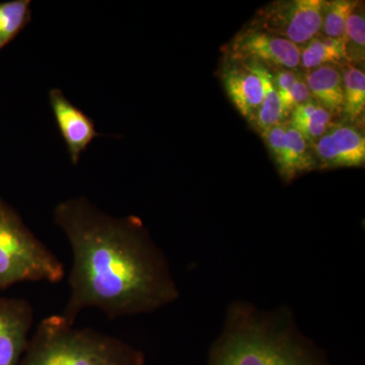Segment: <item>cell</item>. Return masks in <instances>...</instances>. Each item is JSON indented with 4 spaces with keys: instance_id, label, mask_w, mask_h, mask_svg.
Wrapping results in <instances>:
<instances>
[{
    "instance_id": "2e32d148",
    "label": "cell",
    "mask_w": 365,
    "mask_h": 365,
    "mask_svg": "<svg viewBox=\"0 0 365 365\" xmlns=\"http://www.w3.org/2000/svg\"><path fill=\"white\" fill-rule=\"evenodd\" d=\"M31 21L30 0L0 2V51L13 42Z\"/></svg>"
},
{
    "instance_id": "d6986e66",
    "label": "cell",
    "mask_w": 365,
    "mask_h": 365,
    "mask_svg": "<svg viewBox=\"0 0 365 365\" xmlns=\"http://www.w3.org/2000/svg\"><path fill=\"white\" fill-rule=\"evenodd\" d=\"M333 119L332 115L313 98L304 104L297 106L294 111L290 113V121L314 122L327 127L333 126Z\"/></svg>"
},
{
    "instance_id": "8992f818",
    "label": "cell",
    "mask_w": 365,
    "mask_h": 365,
    "mask_svg": "<svg viewBox=\"0 0 365 365\" xmlns=\"http://www.w3.org/2000/svg\"><path fill=\"white\" fill-rule=\"evenodd\" d=\"M299 46L255 29H244L227 46L230 61L239 63H256L268 71H297L299 67Z\"/></svg>"
},
{
    "instance_id": "9a60e30c",
    "label": "cell",
    "mask_w": 365,
    "mask_h": 365,
    "mask_svg": "<svg viewBox=\"0 0 365 365\" xmlns=\"http://www.w3.org/2000/svg\"><path fill=\"white\" fill-rule=\"evenodd\" d=\"M343 86L342 115L348 123L360 122L365 110V74L359 66L341 67Z\"/></svg>"
},
{
    "instance_id": "ac0fdd59",
    "label": "cell",
    "mask_w": 365,
    "mask_h": 365,
    "mask_svg": "<svg viewBox=\"0 0 365 365\" xmlns=\"http://www.w3.org/2000/svg\"><path fill=\"white\" fill-rule=\"evenodd\" d=\"M355 4L356 1L353 0L327 1L322 35L333 39H344L348 16L354 9Z\"/></svg>"
},
{
    "instance_id": "5b68a950",
    "label": "cell",
    "mask_w": 365,
    "mask_h": 365,
    "mask_svg": "<svg viewBox=\"0 0 365 365\" xmlns=\"http://www.w3.org/2000/svg\"><path fill=\"white\" fill-rule=\"evenodd\" d=\"M326 0H285L263 7L252 21L255 29L302 47L322 32Z\"/></svg>"
},
{
    "instance_id": "5bb4252c",
    "label": "cell",
    "mask_w": 365,
    "mask_h": 365,
    "mask_svg": "<svg viewBox=\"0 0 365 365\" xmlns=\"http://www.w3.org/2000/svg\"><path fill=\"white\" fill-rule=\"evenodd\" d=\"M247 66L253 67L255 71L258 72L263 83V101L253 124L256 130L262 135L264 132L272 127L284 123L285 118L287 116L283 110L278 91L274 86L272 73L270 71L256 63H250Z\"/></svg>"
},
{
    "instance_id": "30bf717a",
    "label": "cell",
    "mask_w": 365,
    "mask_h": 365,
    "mask_svg": "<svg viewBox=\"0 0 365 365\" xmlns=\"http://www.w3.org/2000/svg\"><path fill=\"white\" fill-rule=\"evenodd\" d=\"M222 79L230 102L253 125L264 97L263 83L258 72L247 64L230 60L222 69Z\"/></svg>"
},
{
    "instance_id": "8fae6325",
    "label": "cell",
    "mask_w": 365,
    "mask_h": 365,
    "mask_svg": "<svg viewBox=\"0 0 365 365\" xmlns=\"http://www.w3.org/2000/svg\"><path fill=\"white\" fill-rule=\"evenodd\" d=\"M312 98L334 118L342 115V74L338 66H325L307 71L304 76Z\"/></svg>"
},
{
    "instance_id": "7402d4cb",
    "label": "cell",
    "mask_w": 365,
    "mask_h": 365,
    "mask_svg": "<svg viewBox=\"0 0 365 365\" xmlns=\"http://www.w3.org/2000/svg\"><path fill=\"white\" fill-rule=\"evenodd\" d=\"M300 74L297 73V71H276L272 74L274 86L278 91L279 97L285 95L290 90L292 86L295 85L297 81L300 78Z\"/></svg>"
},
{
    "instance_id": "3957f363",
    "label": "cell",
    "mask_w": 365,
    "mask_h": 365,
    "mask_svg": "<svg viewBox=\"0 0 365 365\" xmlns=\"http://www.w3.org/2000/svg\"><path fill=\"white\" fill-rule=\"evenodd\" d=\"M144 364L143 351L124 340L53 314L40 322L19 365Z\"/></svg>"
},
{
    "instance_id": "7a4b0ae2",
    "label": "cell",
    "mask_w": 365,
    "mask_h": 365,
    "mask_svg": "<svg viewBox=\"0 0 365 365\" xmlns=\"http://www.w3.org/2000/svg\"><path fill=\"white\" fill-rule=\"evenodd\" d=\"M207 365H333L297 328L287 307L264 312L247 302L228 307Z\"/></svg>"
},
{
    "instance_id": "e0dca14e",
    "label": "cell",
    "mask_w": 365,
    "mask_h": 365,
    "mask_svg": "<svg viewBox=\"0 0 365 365\" xmlns=\"http://www.w3.org/2000/svg\"><path fill=\"white\" fill-rule=\"evenodd\" d=\"M348 61L352 66L361 63L365 53V16L364 2L356 1L348 16L344 35Z\"/></svg>"
},
{
    "instance_id": "44dd1931",
    "label": "cell",
    "mask_w": 365,
    "mask_h": 365,
    "mask_svg": "<svg viewBox=\"0 0 365 365\" xmlns=\"http://www.w3.org/2000/svg\"><path fill=\"white\" fill-rule=\"evenodd\" d=\"M312 98H312L309 88L304 81V76H300L299 81L292 86V90L280 97L283 110L287 117L297 106L304 104Z\"/></svg>"
},
{
    "instance_id": "ffe728a7",
    "label": "cell",
    "mask_w": 365,
    "mask_h": 365,
    "mask_svg": "<svg viewBox=\"0 0 365 365\" xmlns=\"http://www.w3.org/2000/svg\"><path fill=\"white\" fill-rule=\"evenodd\" d=\"M287 123H282L274 126L262 134L269 153L272 157L276 167H279L282 160L283 150H284L285 139H287Z\"/></svg>"
},
{
    "instance_id": "6da1fadb",
    "label": "cell",
    "mask_w": 365,
    "mask_h": 365,
    "mask_svg": "<svg viewBox=\"0 0 365 365\" xmlns=\"http://www.w3.org/2000/svg\"><path fill=\"white\" fill-rule=\"evenodd\" d=\"M53 216L71 247V295L61 314L71 325L86 309L115 319L179 299L167 257L140 218L114 217L85 197L62 201Z\"/></svg>"
},
{
    "instance_id": "277c9868",
    "label": "cell",
    "mask_w": 365,
    "mask_h": 365,
    "mask_svg": "<svg viewBox=\"0 0 365 365\" xmlns=\"http://www.w3.org/2000/svg\"><path fill=\"white\" fill-rule=\"evenodd\" d=\"M64 276L58 257L0 199V290L21 282L59 283Z\"/></svg>"
},
{
    "instance_id": "52a82bcc",
    "label": "cell",
    "mask_w": 365,
    "mask_h": 365,
    "mask_svg": "<svg viewBox=\"0 0 365 365\" xmlns=\"http://www.w3.org/2000/svg\"><path fill=\"white\" fill-rule=\"evenodd\" d=\"M317 168H359L365 163V137L359 127L350 123L333 125L312 144Z\"/></svg>"
},
{
    "instance_id": "7c38bea8",
    "label": "cell",
    "mask_w": 365,
    "mask_h": 365,
    "mask_svg": "<svg viewBox=\"0 0 365 365\" xmlns=\"http://www.w3.org/2000/svg\"><path fill=\"white\" fill-rule=\"evenodd\" d=\"M317 168L312 144L287 123V139L282 160L277 168L281 178L287 182Z\"/></svg>"
},
{
    "instance_id": "9c48e42d",
    "label": "cell",
    "mask_w": 365,
    "mask_h": 365,
    "mask_svg": "<svg viewBox=\"0 0 365 365\" xmlns=\"http://www.w3.org/2000/svg\"><path fill=\"white\" fill-rule=\"evenodd\" d=\"M49 102L72 165H76L93 139L106 134L98 132L93 120L72 104L60 88L49 91Z\"/></svg>"
},
{
    "instance_id": "ba28073f",
    "label": "cell",
    "mask_w": 365,
    "mask_h": 365,
    "mask_svg": "<svg viewBox=\"0 0 365 365\" xmlns=\"http://www.w3.org/2000/svg\"><path fill=\"white\" fill-rule=\"evenodd\" d=\"M32 304L25 299L0 297V365H19L30 342Z\"/></svg>"
},
{
    "instance_id": "4fadbf2b",
    "label": "cell",
    "mask_w": 365,
    "mask_h": 365,
    "mask_svg": "<svg viewBox=\"0 0 365 365\" xmlns=\"http://www.w3.org/2000/svg\"><path fill=\"white\" fill-rule=\"evenodd\" d=\"M299 49V67L307 71L321 66L349 64L344 39H333L319 34Z\"/></svg>"
}]
</instances>
